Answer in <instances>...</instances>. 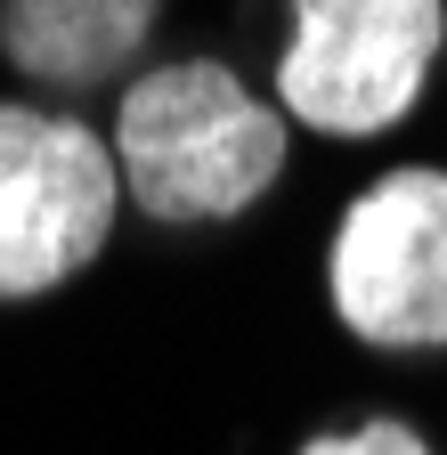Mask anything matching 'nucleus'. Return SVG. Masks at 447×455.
Instances as JSON below:
<instances>
[{
	"instance_id": "6",
	"label": "nucleus",
	"mask_w": 447,
	"mask_h": 455,
	"mask_svg": "<svg viewBox=\"0 0 447 455\" xmlns=\"http://www.w3.org/2000/svg\"><path fill=\"white\" fill-rule=\"evenodd\" d=\"M301 455H431V439L415 423H399V415H366L350 431H317Z\"/></svg>"
},
{
	"instance_id": "1",
	"label": "nucleus",
	"mask_w": 447,
	"mask_h": 455,
	"mask_svg": "<svg viewBox=\"0 0 447 455\" xmlns=\"http://www.w3.org/2000/svg\"><path fill=\"white\" fill-rule=\"evenodd\" d=\"M115 163L123 188L163 228H220L244 220L285 180V114L252 98L212 57L155 66L115 106Z\"/></svg>"
},
{
	"instance_id": "5",
	"label": "nucleus",
	"mask_w": 447,
	"mask_h": 455,
	"mask_svg": "<svg viewBox=\"0 0 447 455\" xmlns=\"http://www.w3.org/2000/svg\"><path fill=\"white\" fill-rule=\"evenodd\" d=\"M163 0H0V49L41 90H98L147 49Z\"/></svg>"
},
{
	"instance_id": "2",
	"label": "nucleus",
	"mask_w": 447,
	"mask_h": 455,
	"mask_svg": "<svg viewBox=\"0 0 447 455\" xmlns=\"http://www.w3.org/2000/svg\"><path fill=\"white\" fill-rule=\"evenodd\" d=\"M447 49V0H293L276 49V106L325 139L407 123Z\"/></svg>"
},
{
	"instance_id": "3",
	"label": "nucleus",
	"mask_w": 447,
	"mask_h": 455,
	"mask_svg": "<svg viewBox=\"0 0 447 455\" xmlns=\"http://www.w3.org/2000/svg\"><path fill=\"white\" fill-rule=\"evenodd\" d=\"M123 212V163L49 106H0V301H41L82 276Z\"/></svg>"
},
{
	"instance_id": "4",
	"label": "nucleus",
	"mask_w": 447,
	"mask_h": 455,
	"mask_svg": "<svg viewBox=\"0 0 447 455\" xmlns=\"http://www.w3.org/2000/svg\"><path fill=\"white\" fill-rule=\"evenodd\" d=\"M325 293L374 350H447V171H382L333 228Z\"/></svg>"
}]
</instances>
